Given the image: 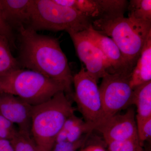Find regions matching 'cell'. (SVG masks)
Listing matches in <instances>:
<instances>
[{"label":"cell","instance_id":"18","mask_svg":"<svg viewBox=\"0 0 151 151\" xmlns=\"http://www.w3.org/2000/svg\"><path fill=\"white\" fill-rule=\"evenodd\" d=\"M127 10L128 17L145 22H151V0H131Z\"/></svg>","mask_w":151,"mask_h":151},{"label":"cell","instance_id":"8","mask_svg":"<svg viewBox=\"0 0 151 151\" xmlns=\"http://www.w3.org/2000/svg\"><path fill=\"white\" fill-rule=\"evenodd\" d=\"M78 58L85 65L89 74L98 82L109 70L107 60L100 49L84 35L83 31H69Z\"/></svg>","mask_w":151,"mask_h":151},{"label":"cell","instance_id":"5","mask_svg":"<svg viewBox=\"0 0 151 151\" xmlns=\"http://www.w3.org/2000/svg\"><path fill=\"white\" fill-rule=\"evenodd\" d=\"M92 22L90 19L78 11L59 5L52 0H34L28 27L36 31L80 32L89 28Z\"/></svg>","mask_w":151,"mask_h":151},{"label":"cell","instance_id":"1","mask_svg":"<svg viewBox=\"0 0 151 151\" xmlns=\"http://www.w3.org/2000/svg\"><path fill=\"white\" fill-rule=\"evenodd\" d=\"M18 29L22 65L62 84L66 94L71 93L73 76L58 40L28 27Z\"/></svg>","mask_w":151,"mask_h":151},{"label":"cell","instance_id":"23","mask_svg":"<svg viewBox=\"0 0 151 151\" xmlns=\"http://www.w3.org/2000/svg\"><path fill=\"white\" fill-rule=\"evenodd\" d=\"M0 35L4 37L8 41L9 43H13V35L12 27L6 22L3 17L0 5Z\"/></svg>","mask_w":151,"mask_h":151},{"label":"cell","instance_id":"3","mask_svg":"<svg viewBox=\"0 0 151 151\" xmlns=\"http://www.w3.org/2000/svg\"><path fill=\"white\" fill-rule=\"evenodd\" d=\"M92 26L94 29L114 41L127 65L133 69L151 32V22L123 17L96 20L92 22Z\"/></svg>","mask_w":151,"mask_h":151},{"label":"cell","instance_id":"7","mask_svg":"<svg viewBox=\"0 0 151 151\" xmlns=\"http://www.w3.org/2000/svg\"><path fill=\"white\" fill-rule=\"evenodd\" d=\"M131 73H107L102 78L99 86L104 116L102 124L132 105L133 89L130 84Z\"/></svg>","mask_w":151,"mask_h":151},{"label":"cell","instance_id":"6","mask_svg":"<svg viewBox=\"0 0 151 151\" xmlns=\"http://www.w3.org/2000/svg\"><path fill=\"white\" fill-rule=\"evenodd\" d=\"M97 81L82 66L73 76L75 92L73 100L84 121L94 127V130L104 119L103 107Z\"/></svg>","mask_w":151,"mask_h":151},{"label":"cell","instance_id":"29","mask_svg":"<svg viewBox=\"0 0 151 151\" xmlns=\"http://www.w3.org/2000/svg\"><path fill=\"white\" fill-rule=\"evenodd\" d=\"M1 92V86H0V93Z\"/></svg>","mask_w":151,"mask_h":151},{"label":"cell","instance_id":"9","mask_svg":"<svg viewBox=\"0 0 151 151\" xmlns=\"http://www.w3.org/2000/svg\"><path fill=\"white\" fill-rule=\"evenodd\" d=\"M128 4L126 0H69L68 7L83 14L92 22L124 17Z\"/></svg>","mask_w":151,"mask_h":151},{"label":"cell","instance_id":"16","mask_svg":"<svg viewBox=\"0 0 151 151\" xmlns=\"http://www.w3.org/2000/svg\"><path fill=\"white\" fill-rule=\"evenodd\" d=\"M94 130V127L92 125L73 113L65 120L58 134L67 139L68 142H72L78 140L84 135L92 133Z\"/></svg>","mask_w":151,"mask_h":151},{"label":"cell","instance_id":"25","mask_svg":"<svg viewBox=\"0 0 151 151\" xmlns=\"http://www.w3.org/2000/svg\"><path fill=\"white\" fill-rule=\"evenodd\" d=\"M79 151H108L104 147L98 144H92L86 145H85Z\"/></svg>","mask_w":151,"mask_h":151},{"label":"cell","instance_id":"19","mask_svg":"<svg viewBox=\"0 0 151 151\" xmlns=\"http://www.w3.org/2000/svg\"><path fill=\"white\" fill-rule=\"evenodd\" d=\"M14 151H38L31 134L18 130L10 141Z\"/></svg>","mask_w":151,"mask_h":151},{"label":"cell","instance_id":"11","mask_svg":"<svg viewBox=\"0 0 151 151\" xmlns=\"http://www.w3.org/2000/svg\"><path fill=\"white\" fill-rule=\"evenodd\" d=\"M33 106L17 96L0 93V115L4 117L18 130L31 134Z\"/></svg>","mask_w":151,"mask_h":151},{"label":"cell","instance_id":"13","mask_svg":"<svg viewBox=\"0 0 151 151\" xmlns=\"http://www.w3.org/2000/svg\"><path fill=\"white\" fill-rule=\"evenodd\" d=\"M34 0H0L3 17L11 27L29 25Z\"/></svg>","mask_w":151,"mask_h":151},{"label":"cell","instance_id":"14","mask_svg":"<svg viewBox=\"0 0 151 151\" xmlns=\"http://www.w3.org/2000/svg\"><path fill=\"white\" fill-rule=\"evenodd\" d=\"M151 81V32L147 38L140 55L132 70L130 86H136Z\"/></svg>","mask_w":151,"mask_h":151},{"label":"cell","instance_id":"24","mask_svg":"<svg viewBox=\"0 0 151 151\" xmlns=\"http://www.w3.org/2000/svg\"><path fill=\"white\" fill-rule=\"evenodd\" d=\"M0 127L11 132H15L18 131L13 124L1 115H0Z\"/></svg>","mask_w":151,"mask_h":151},{"label":"cell","instance_id":"28","mask_svg":"<svg viewBox=\"0 0 151 151\" xmlns=\"http://www.w3.org/2000/svg\"><path fill=\"white\" fill-rule=\"evenodd\" d=\"M145 151H151L149 147L147 148V149H145Z\"/></svg>","mask_w":151,"mask_h":151},{"label":"cell","instance_id":"22","mask_svg":"<svg viewBox=\"0 0 151 151\" xmlns=\"http://www.w3.org/2000/svg\"><path fill=\"white\" fill-rule=\"evenodd\" d=\"M138 139L144 146L146 141H150L151 138V117L145 120L136 121Z\"/></svg>","mask_w":151,"mask_h":151},{"label":"cell","instance_id":"4","mask_svg":"<svg viewBox=\"0 0 151 151\" xmlns=\"http://www.w3.org/2000/svg\"><path fill=\"white\" fill-rule=\"evenodd\" d=\"M0 86L1 92L17 96L32 106L46 102L61 91L66 93L64 86L57 81L20 68L0 76Z\"/></svg>","mask_w":151,"mask_h":151},{"label":"cell","instance_id":"17","mask_svg":"<svg viewBox=\"0 0 151 151\" xmlns=\"http://www.w3.org/2000/svg\"><path fill=\"white\" fill-rule=\"evenodd\" d=\"M6 39L0 35V76L20 69L19 64L11 52Z\"/></svg>","mask_w":151,"mask_h":151},{"label":"cell","instance_id":"15","mask_svg":"<svg viewBox=\"0 0 151 151\" xmlns=\"http://www.w3.org/2000/svg\"><path fill=\"white\" fill-rule=\"evenodd\" d=\"M132 105L137 107L136 121L151 117V81L133 89Z\"/></svg>","mask_w":151,"mask_h":151},{"label":"cell","instance_id":"10","mask_svg":"<svg viewBox=\"0 0 151 151\" xmlns=\"http://www.w3.org/2000/svg\"><path fill=\"white\" fill-rule=\"evenodd\" d=\"M136 114L134 108L129 107L126 113L112 116L95 130L102 134L105 143L138 139Z\"/></svg>","mask_w":151,"mask_h":151},{"label":"cell","instance_id":"20","mask_svg":"<svg viewBox=\"0 0 151 151\" xmlns=\"http://www.w3.org/2000/svg\"><path fill=\"white\" fill-rule=\"evenodd\" d=\"M105 143L108 146V151H145L144 146L138 139L111 141Z\"/></svg>","mask_w":151,"mask_h":151},{"label":"cell","instance_id":"21","mask_svg":"<svg viewBox=\"0 0 151 151\" xmlns=\"http://www.w3.org/2000/svg\"><path fill=\"white\" fill-rule=\"evenodd\" d=\"M91 133L84 135L78 140L75 142L68 141L55 143L51 151H77L85 145Z\"/></svg>","mask_w":151,"mask_h":151},{"label":"cell","instance_id":"2","mask_svg":"<svg viewBox=\"0 0 151 151\" xmlns=\"http://www.w3.org/2000/svg\"><path fill=\"white\" fill-rule=\"evenodd\" d=\"M75 108L64 91L33 106L31 135L38 151H51L57 135Z\"/></svg>","mask_w":151,"mask_h":151},{"label":"cell","instance_id":"26","mask_svg":"<svg viewBox=\"0 0 151 151\" xmlns=\"http://www.w3.org/2000/svg\"><path fill=\"white\" fill-rule=\"evenodd\" d=\"M0 151H14L11 141L0 138Z\"/></svg>","mask_w":151,"mask_h":151},{"label":"cell","instance_id":"27","mask_svg":"<svg viewBox=\"0 0 151 151\" xmlns=\"http://www.w3.org/2000/svg\"><path fill=\"white\" fill-rule=\"evenodd\" d=\"M12 132L0 127V138L11 141L13 139L17 132Z\"/></svg>","mask_w":151,"mask_h":151},{"label":"cell","instance_id":"12","mask_svg":"<svg viewBox=\"0 0 151 151\" xmlns=\"http://www.w3.org/2000/svg\"><path fill=\"white\" fill-rule=\"evenodd\" d=\"M83 32L103 52L109 65L108 73L132 72L133 69L127 65L119 47L111 38L94 29L92 25Z\"/></svg>","mask_w":151,"mask_h":151}]
</instances>
